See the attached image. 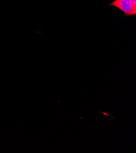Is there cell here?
Here are the masks:
<instances>
[{
    "instance_id": "2",
    "label": "cell",
    "mask_w": 136,
    "mask_h": 153,
    "mask_svg": "<svg viewBox=\"0 0 136 153\" xmlns=\"http://www.w3.org/2000/svg\"><path fill=\"white\" fill-rule=\"evenodd\" d=\"M131 1H132V3L133 6H134L135 8H136V0H131Z\"/></svg>"
},
{
    "instance_id": "1",
    "label": "cell",
    "mask_w": 136,
    "mask_h": 153,
    "mask_svg": "<svg viewBox=\"0 0 136 153\" xmlns=\"http://www.w3.org/2000/svg\"><path fill=\"white\" fill-rule=\"evenodd\" d=\"M108 6L117 8L124 13L125 17L136 15V8L133 6L131 0H114Z\"/></svg>"
}]
</instances>
